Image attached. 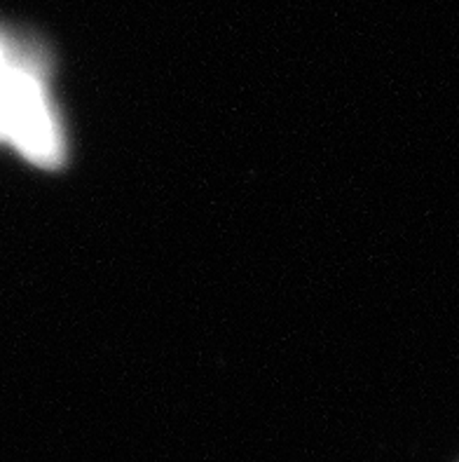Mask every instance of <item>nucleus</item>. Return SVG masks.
Instances as JSON below:
<instances>
[{"mask_svg": "<svg viewBox=\"0 0 459 462\" xmlns=\"http://www.w3.org/2000/svg\"><path fill=\"white\" fill-rule=\"evenodd\" d=\"M0 132L41 167H57L64 158L52 111L38 73L26 64H12L0 97Z\"/></svg>", "mask_w": 459, "mask_h": 462, "instance_id": "f257e3e1", "label": "nucleus"}, {"mask_svg": "<svg viewBox=\"0 0 459 462\" xmlns=\"http://www.w3.org/2000/svg\"><path fill=\"white\" fill-rule=\"evenodd\" d=\"M12 64H14V57H12V52L7 50L3 42H0V97H3V88H5V78L7 73H10ZM3 134V132H0Z\"/></svg>", "mask_w": 459, "mask_h": 462, "instance_id": "f03ea898", "label": "nucleus"}]
</instances>
